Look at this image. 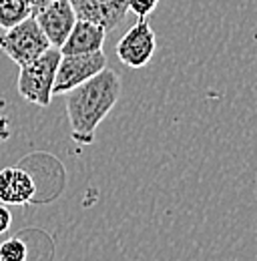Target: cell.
Here are the masks:
<instances>
[{
    "instance_id": "cell-6",
    "label": "cell",
    "mask_w": 257,
    "mask_h": 261,
    "mask_svg": "<svg viewBox=\"0 0 257 261\" xmlns=\"http://www.w3.org/2000/svg\"><path fill=\"white\" fill-rule=\"evenodd\" d=\"M32 16L36 18L40 31L48 38L50 46H55V48L63 46V42L76 22L74 8L68 0H55V2L46 4L42 10L34 12Z\"/></svg>"
},
{
    "instance_id": "cell-13",
    "label": "cell",
    "mask_w": 257,
    "mask_h": 261,
    "mask_svg": "<svg viewBox=\"0 0 257 261\" xmlns=\"http://www.w3.org/2000/svg\"><path fill=\"white\" fill-rule=\"evenodd\" d=\"M8 137H10V119L4 113V102L0 100V145L8 141Z\"/></svg>"
},
{
    "instance_id": "cell-15",
    "label": "cell",
    "mask_w": 257,
    "mask_h": 261,
    "mask_svg": "<svg viewBox=\"0 0 257 261\" xmlns=\"http://www.w3.org/2000/svg\"><path fill=\"white\" fill-rule=\"evenodd\" d=\"M50 2H55V0H31V6H32V14L34 12H38V10H42L46 4H50Z\"/></svg>"
},
{
    "instance_id": "cell-11",
    "label": "cell",
    "mask_w": 257,
    "mask_h": 261,
    "mask_svg": "<svg viewBox=\"0 0 257 261\" xmlns=\"http://www.w3.org/2000/svg\"><path fill=\"white\" fill-rule=\"evenodd\" d=\"M27 243L18 237H8L0 243V261H27Z\"/></svg>"
},
{
    "instance_id": "cell-1",
    "label": "cell",
    "mask_w": 257,
    "mask_h": 261,
    "mask_svg": "<svg viewBox=\"0 0 257 261\" xmlns=\"http://www.w3.org/2000/svg\"><path fill=\"white\" fill-rule=\"evenodd\" d=\"M123 93V83L117 70L102 68L66 93V117L70 123V137L79 145L95 143L96 127L113 111Z\"/></svg>"
},
{
    "instance_id": "cell-8",
    "label": "cell",
    "mask_w": 257,
    "mask_h": 261,
    "mask_svg": "<svg viewBox=\"0 0 257 261\" xmlns=\"http://www.w3.org/2000/svg\"><path fill=\"white\" fill-rule=\"evenodd\" d=\"M36 195V183L27 169L4 167L0 169V203L4 205H27Z\"/></svg>"
},
{
    "instance_id": "cell-10",
    "label": "cell",
    "mask_w": 257,
    "mask_h": 261,
    "mask_svg": "<svg viewBox=\"0 0 257 261\" xmlns=\"http://www.w3.org/2000/svg\"><path fill=\"white\" fill-rule=\"evenodd\" d=\"M32 14L31 0H0V29L6 31Z\"/></svg>"
},
{
    "instance_id": "cell-3",
    "label": "cell",
    "mask_w": 257,
    "mask_h": 261,
    "mask_svg": "<svg viewBox=\"0 0 257 261\" xmlns=\"http://www.w3.org/2000/svg\"><path fill=\"white\" fill-rule=\"evenodd\" d=\"M50 48L48 38L40 31L34 16L20 20L0 34V50L18 66H24Z\"/></svg>"
},
{
    "instance_id": "cell-9",
    "label": "cell",
    "mask_w": 257,
    "mask_h": 261,
    "mask_svg": "<svg viewBox=\"0 0 257 261\" xmlns=\"http://www.w3.org/2000/svg\"><path fill=\"white\" fill-rule=\"evenodd\" d=\"M107 38V31L95 24L91 20H81L76 18L72 31L68 33L66 40L63 42V46L59 48L61 55H85V53H96L102 50Z\"/></svg>"
},
{
    "instance_id": "cell-14",
    "label": "cell",
    "mask_w": 257,
    "mask_h": 261,
    "mask_svg": "<svg viewBox=\"0 0 257 261\" xmlns=\"http://www.w3.org/2000/svg\"><path fill=\"white\" fill-rule=\"evenodd\" d=\"M10 225H12V213L4 203H0V235L6 233Z\"/></svg>"
},
{
    "instance_id": "cell-12",
    "label": "cell",
    "mask_w": 257,
    "mask_h": 261,
    "mask_svg": "<svg viewBox=\"0 0 257 261\" xmlns=\"http://www.w3.org/2000/svg\"><path fill=\"white\" fill-rule=\"evenodd\" d=\"M159 2L161 0H127V8L137 18H147L159 6Z\"/></svg>"
},
{
    "instance_id": "cell-7",
    "label": "cell",
    "mask_w": 257,
    "mask_h": 261,
    "mask_svg": "<svg viewBox=\"0 0 257 261\" xmlns=\"http://www.w3.org/2000/svg\"><path fill=\"white\" fill-rule=\"evenodd\" d=\"M76 18L100 24L107 33L115 31L127 18V0H68Z\"/></svg>"
},
{
    "instance_id": "cell-4",
    "label": "cell",
    "mask_w": 257,
    "mask_h": 261,
    "mask_svg": "<svg viewBox=\"0 0 257 261\" xmlns=\"http://www.w3.org/2000/svg\"><path fill=\"white\" fill-rule=\"evenodd\" d=\"M102 68H107V57L102 50L85 55H61L53 95H66L68 91L83 85Z\"/></svg>"
},
{
    "instance_id": "cell-5",
    "label": "cell",
    "mask_w": 257,
    "mask_h": 261,
    "mask_svg": "<svg viewBox=\"0 0 257 261\" xmlns=\"http://www.w3.org/2000/svg\"><path fill=\"white\" fill-rule=\"evenodd\" d=\"M157 53V36L145 18H139L117 42V57L128 68H143Z\"/></svg>"
},
{
    "instance_id": "cell-2",
    "label": "cell",
    "mask_w": 257,
    "mask_h": 261,
    "mask_svg": "<svg viewBox=\"0 0 257 261\" xmlns=\"http://www.w3.org/2000/svg\"><path fill=\"white\" fill-rule=\"evenodd\" d=\"M61 61V50L50 46L44 55L34 59L29 65L20 66L18 72V95L27 102L36 107H48L53 100V89H55V76Z\"/></svg>"
}]
</instances>
